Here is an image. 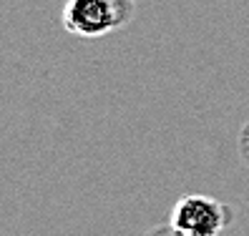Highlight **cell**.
Listing matches in <instances>:
<instances>
[{
    "label": "cell",
    "mask_w": 249,
    "mask_h": 236,
    "mask_svg": "<svg viewBox=\"0 0 249 236\" xmlns=\"http://www.w3.org/2000/svg\"><path fill=\"white\" fill-rule=\"evenodd\" d=\"M139 0H66L61 20L78 38H104L134 20Z\"/></svg>",
    "instance_id": "obj_1"
},
{
    "label": "cell",
    "mask_w": 249,
    "mask_h": 236,
    "mask_svg": "<svg viewBox=\"0 0 249 236\" xmlns=\"http://www.w3.org/2000/svg\"><path fill=\"white\" fill-rule=\"evenodd\" d=\"M229 224V206L204 194H189L179 199L169 219L174 236H219Z\"/></svg>",
    "instance_id": "obj_2"
},
{
    "label": "cell",
    "mask_w": 249,
    "mask_h": 236,
    "mask_svg": "<svg viewBox=\"0 0 249 236\" xmlns=\"http://www.w3.org/2000/svg\"><path fill=\"white\" fill-rule=\"evenodd\" d=\"M239 153H242V161L249 166V123L242 128V134H239Z\"/></svg>",
    "instance_id": "obj_3"
}]
</instances>
